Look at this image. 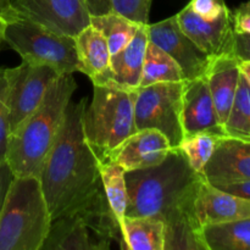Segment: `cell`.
Masks as SVG:
<instances>
[{"instance_id":"obj_11","label":"cell","mask_w":250,"mask_h":250,"mask_svg":"<svg viewBox=\"0 0 250 250\" xmlns=\"http://www.w3.org/2000/svg\"><path fill=\"white\" fill-rule=\"evenodd\" d=\"M146 31L149 42L156 44L178 63L185 80L207 76L212 59L185 34L176 15L156 23H148Z\"/></svg>"},{"instance_id":"obj_4","label":"cell","mask_w":250,"mask_h":250,"mask_svg":"<svg viewBox=\"0 0 250 250\" xmlns=\"http://www.w3.org/2000/svg\"><path fill=\"white\" fill-rule=\"evenodd\" d=\"M50 226L39 177H14L0 210V250H42Z\"/></svg>"},{"instance_id":"obj_5","label":"cell","mask_w":250,"mask_h":250,"mask_svg":"<svg viewBox=\"0 0 250 250\" xmlns=\"http://www.w3.org/2000/svg\"><path fill=\"white\" fill-rule=\"evenodd\" d=\"M122 248V232L110 210L104 189L51 221L42 250H107Z\"/></svg>"},{"instance_id":"obj_24","label":"cell","mask_w":250,"mask_h":250,"mask_svg":"<svg viewBox=\"0 0 250 250\" xmlns=\"http://www.w3.org/2000/svg\"><path fill=\"white\" fill-rule=\"evenodd\" d=\"M90 24L105 37L111 55L124 49L141 26L114 10L102 15H90Z\"/></svg>"},{"instance_id":"obj_29","label":"cell","mask_w":250,"mask_h":250,"mask_svg":"<svg viewBox=\"0 0 250 250\" xmlns=\"http://www.w3.org/2000/svg\"><path fill=\"white\" fill-rule=\"evenodd\" d=\"M189 7L202 19L215 20L229 11L225 0H190Z\"/></svg>"},{"instance_id":"obj_33","label":"cell","mask_w":250,"mask_h":250,"mask_svg":"<svg viewBox=\"0 0 250 250\" xmlns=\"http://www.w3.org/2000/svg\"><path fill=\"white\" fill-rule=\"evenodd\" d=\"M14 177V173H12L11 168L7 165V163L0 164V210H1L5 197H6V193L9 190V187Z\"/></svg>"},{"instance_id":"obj_28","label":"cell","mask_w":250,"mask_h":250,"mask_svg":"<svg viewBox=\"0 0 250 250\" xmlns=\"http://www.w3.org/2000/svg\"><path fill=\"white\" fill-rule=\"evenodd\" d=\"M4 68L0 67V164L6 163V146L10 134L9 107L5 99Z\"/></svg>"},{"instance_id":"obj_35","label":"cell","mask_w":250,"mask_h":250,"mask_svg":"<svg viewBox=\"0 0 250 250\" xmlns=\"http://www.w3.org/2000/svg\"><path fill=\"white\" fill-rule=\"evenodd\" d=\"M239 68L250 85V62L249 61H239Z\"/></svg>"},{"instance_id":"obj_14","label":"cell","mask_w":250,"mask_h":250,"mask_svg":"<svg viewBox=\"0 0 250 250\" xmlns=\"http://www.w3.org/2000/svg\"><path fill=\"white\" fill-rule=\"evenodd\" d=\"M183 137L198 132H212L226 137L215 110L207 76L183 81Z\"/></svg>"},{"instance_id":"obj_9","label":"cell","mask_w":250,"mask_h":250,"mask_svg":"<svg viewBox=\"0 0 250 250\" xmlns=\"http://www.w3.org/2000/svg\"><path fill=\"white\" fill-rule=\"evenodd\" d=\"M2 72L11 132L38 107L49 87L61 75L49 66L37 65L24 60L16 67L4 68Z\"/></svg>"},{"instance_id":"obj_10","label":"cell","mask_w":250,"mask_h":250,"mask_svg":"<svg viewBox=\"0 0 250 250\" xmlns=\"http://www.w3.org/2000/svg\"><path fill=\"white\" fill-rule=\"evenodd\" d=\"M9 9L17 16L71 37L90 23L88 0H10Z\"/></svg>"},{"instance_id":"obj_15","label":"cell","mask_w":250,"mask_h":250,"mask_svg":"<svg viewBox=\"0 0 250 250\" xmlns=\"http://www.w3.org/2000/svg\"><path fill=\"white\" fill-rule=\"evenodd\" d=\"M146 24H141L133 39L124 49L110 56L109 68L93 81V85L115 84L129 89L139 87L149 42Z\"/></svg>"},{"instance_id":"obj_7","label":"cell","mask_w":250,"mask_h":250,"mask_svg":"<svg viewBox=\"0 0 250 250\" xmlns=\"http://www.w3.org/2000/svg\"><path fill=\"white\" fill-rule=\"evenodd\" d=\"M4 44L21 55L22 60L54 68L59 75L78 71L75 37L60 34L37 22L23 19L10 9L1 12Z\"/></svg>"},{"instance_id":"obj_25","label":"cell","mask_w":250,"mask_h":250,"mask_svg":"<svg viewBox=\"0 0 250 250\" xmlns=\"http://www.w3.org/2000/svg\"><path fill=\"white\" fill-rule=\"evenodd\" d=\"M224 129L229 138L250 141V85L242 72Z\"/></svg>"},{"instance_id":"obj_23","label":"cell","mask_w":250,"mask_h":250,"mask_svg":"<svg viewBox=\"0 0 250 250\" xmlns=\"http://www.w3.org/2000/svg\"><path fill=\"white\" fill-rule=\"evenodd\" d=\"M182 81H185V76L178 63L156 44L148 42L139 87H146L159 82Z\"/></svg>"},{"instance_id":"obj_22","label":"cell","mask_w":250,"mask_h":250,"mask_svg":"<svg viewBox=\"0 0 250 250\" xmlns=\"http://www.w3.org/2000/svg\"><path fill=\"white\" fill-rule=\"evenodd\" d=\"M99 172L107 204L121 227L127 209V187L125 178L126 171L114 160L105 159L99 160Z\"/></svg>"},{"instance_id":"obj_37","label":"cell","mask_w":250,"mask_h":250,"mask_svg":"<svg viewBox=\"0 0 250 250\" xmlns=\"http://www.w3.org/2000/svg\"><path fill=\"white\" fill-rule=\"evenodd\" d=\"M2 44H4V38H2V19L0 17V50L2 48Z\"/></svg>"},{"instance_id":"obj_34","label":"cell","mask_w":250,"mask_h":250,"mask_svg":"<svg viewBox=\"0 0 250 250\" xmlns=\"http://www.w3.org/2000/svg\"><path fill=\"white\" fill-rule=\"evenodd\" d=\"M90 15H102L111 11L110 0H88Z\"/></svg>"},{"instance_id":"obj_8","label":"cell","mask_w":250,"mask_h":250,"mask_svg":"<svg viewBox=\"0 0 250 250\" xmlns=\"http://www.w3.org/2000/svg\"><path fill=\"white\" fill-rule=\"evenodd\" d=\"M182 82H159L137 88L134 99L136 129H158L177 148L183 138Z\"/></svg>"},{"instance_id":"obj_16","label":"cell","mask_w":250,"mask_h":250,"mask_svg":"<svg viewBox=\"0 0 250 250\" xmlns=\"http://www.w3.org/2000/svg\"><path fill=\"white\" fill-rule=\"evenodd\" d=\"M203 176L211 185L250 180V141L224 137L205 165Z\"/></svg>"},{"instance_id":"obj_17","label":"cell","mask_w":250,"mask_h":250,"mask_svg":"<svg viewBox=\"0 0 250 250\" xmlns=\"http://www.w3.org/2000/svg\"><path fill=\"white\" fill-rule=\"evenodd\" d=\"M200 227L225 224L250 216V199L231 194L203 178L195 202Z\"/></svg>"},{"instance_id":"obj_32","label":"cell","mask_w":250,"mask_h":250,"mask_svg":"<svg viewBox=\"0 0 250 250\" xmlns=\"http://www.w3.org/2000/svg\"><path fill=\"white\" fill-rule=\"evenodd\" d=\"M220 189L229 192L231 194L238 195V197L250 199V180L238 181L232 183H221V185H214Z\"/></svg>"},{"instance_id":"obj_31","label":"cell","mask_w":250,"mask_h":250,"mask_svg":"<svg viewBox=\"0 0 250 250\" xmlns=\"http://www.w3.org/2000/svg\"><path fill=\"white\" fill-rule=\"evenodd\" d=\"M233 54L239 61L250 62V34L234 33Z\"/></svg>"},{"instance_id":"obj_27","label":"cell","mask_w":250,"mask_h":250,"mask_svg":"<svg viewBox=\"0 0 250 250\" xmlns=\"http://www.w3.org/2000/svg\"><path fill=\"white\" fill-rule=\"evenodd\" d=\"M153 0H110L111 10L138 24H146Z\"/></svg>"},{"instance_id":"obj_6","label":"cell","mask_w":250,"mask_h":250,"mask_svg":"<svg viewBox=\"0 0 250 250\" xmlns=\"http://www.w3.org/2000/svg\"><path fill=\"white\" fill-rule=\"evenodd\" d=\"M136 89L115 84L94 85L93 99L85 105L82 126L88 143L99 160L109 158L112 150L133 134Z\"/></svg>"},{"instance_id":"obj_30","label":"cell","mask_w":250,"mask_h":250,"mask_svg":"<svg viewBox=\"0 0 250 250\" xmlns=\"http://www.w3.org/2000/svg\"><path fill=\"white\" fill-rule=\"evenodd\" d=\"M232 26L236 34H250V0L231 11Z\"/></svg>"},{"instance_id":"obj_13","label":"cell","mask_w":250,"mask_h":250,"mask_svg":"<svg viewBox=\"0 0 250 250\" xmlns=\"http://www.w3.org/2000/svg\"><path fill=\"white\" fill-rule=\"evenodd\" d=\"M173 150L168 139L158 129L136 131L109 155L125 171L153 167L163 163Z\"/></svg>"},{"instance_id":"obj_1","label":"cell","mask_w":250,"mask_h":250,"mask_svg":"<svg viewBox=\"0 0 250 250\" xmlns=\"http://www.w3.org/2000/svg\"><path fill=\"white\" fill-rule=\"evenodd\" d=\"M126 216H148L166 227L165 250H207L195 202L204 176L173 148L159 165L126 171Z\"/></svg>"},{"instance_id":"obj_36","label":"cell","mask_w":250,"mask_h":250,"mask_svg":"<svg viewBox=\"0 0 250 250\" xmlns=\"http://www.w3.org/2000/svg\"><path fill=\"white\" fill-rule=\"evenodd\" d=\"M10 7V0H0V14Z\"/></svg>"},{"instance_id":"obj_19","label":"cell","mask_w":250,"mask_h":250,"mask_svg":"<svg viewBox=\"0 0 250 250\" xmlns=\"http://www.w3.org/2000/svg\"><path fill=\"white\" fill-rule=\"evenodd\" d=\"M76 51L78 56V72L84 73L92 80L105 73L109 68L110 54L105 37L92 24L78 32L75 36Z\"/></svg>"},{"instance_id":"obj_20","label":"cell","mask_w":250,"mask_h":250,"mask_svg":"<svg viewBox=\"0 0 250 250\" xmlns=\"http://www.w3.org/2000/svg\"><path fill=\"white\" fill-rule=\"evenodd\" d=\"M124 250H165L166 227L148 216H125L121 226Z\"/></svg>"},{"instance_id":"obj_21","label":"cell","mask_w":250,"mask_h":250,"mask_svg":"<svg viewBox=\"0 0 250 250\" xmlns=\"http://www.w3.org/2000/svg\"><path fill=\"white\" fill-rule=\"evenodd\" d=\"M207 250H250V216L202 229Z\"/></svg>"},{"instance_id":"obj_26","label":"cell","mask_w":250,"mask_h":250,"mask_svg":"<svg viewBox=\"0 0 250 250\" xmlns=\"http://www.w3.org/2000/svg\"><path fill=\"white\" fill-rule=\"evenodd\" d=\"M225 136L212 132H198L185 136L178 144L177 149L182 151L188 164L195 172L203 175L205 165L214 154L220 141Z\"/></svg>"},{"instance_id":"obj_3","label":"cell","mask_w":250,"mask_h":250,"mask_svg":"<svg viewBox=\"0 0 250 250\" xmlns=\"http://www.w3.org/2000/svg\"><path fill=\"white\" fill-rule=\"evenodd\" d=\"M76 89L77 83L72 75L59 76L38 107L10 132L6 163L15 177L41 176Z\"/></svg>"},{"instance_id":"obj_12","label":"cell","mask_w":250,"mask_h":250,"mask_svg":"<svg viewBox=\"0 0 250 250\" xmlns=\"http://www.w3.org/2000/svg\"><path fill=\"white\" fill-rule=\"evenodd\" d=\"M181 29L211 59L233 54L234 31L231 10L215 20L202 19L189 5L176 15Z\"/></svg>"},{"instance_id":"obj_2","label":"cell","mask_w":250,"mask_h":250,"mask_svg":"<svg viewBox=\"0 0 250 250\" xmlns=\"http://www.w3.org/2000/svg\"><path fill=\"white\" fill-rule=\"evenodd\" d=\"M87 103V98L68 103L62 126L39 176L51 221L103 188L99 158L83 132Z\"/></svg>"},{"instance_id":"obj_18","label":"cell","mask_w":250,"mask_h":250,"mask_svg":"<svg viewBox=\"0 0 250 250\" xmlns=\"http://www.w3.org/2000/svg\"><path fill=\"white\" fill-rule=\"evenodd\" d=\"M239 77V60L234 54H226L212 59L207 73V81L217 117L222 127H225L231 111Z\"/></svg>"}]
</instances>
